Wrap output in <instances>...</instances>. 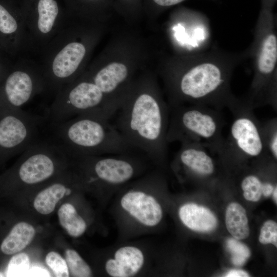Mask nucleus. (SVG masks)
I'll return each mask as SVG.
<instances>
[{"mask_svg":"<svg viewBox=\"0 0 277 277\" xmlns=\"http://www.w3.org/2000/svg\"><path fill=\"white\" fill-rule=\"evenodd\" d=\"M0 276H3V274L2 273L0 272Z\"/></svg>","mask_w":277,"mask_h":277,"instance_id":"58836bf2","label":"nucleus"},{"mask_svg":"<svg viewBox=\"0 0 277 277\" xmlns=\"http://www.w3.org/2000/svg\"><path fill=\"white\" fill-rule=\"evenodd\" d=\"M30 269V260L25 253L13 255L9 262L6 270L7 276H26Z\"/></svg>","mask_w":277,"mask_h":277,"instance_id":"c85d7f7f","label":"nucleus"},{"mask_svg":"<svg viewBox=\"0 0 277 277\" xmlns=\"http://www.w3.org/2000/svg\"><path fill=\"white\" fill-rule=\"evenodd\" d=\"M116 113L114 125L127 144L151 159L163 161L170 108L151 66L132 81Z\"/></svg>","mask_w":277,"mask_h":277,"instance_id":"f03ea898","label":"nucleus"},{"mask_svg":"<svg viewBox=\"0 0 277 277\" xmlns=\"http://www.w3.org/2000/svg\"><path fill=\"white\" fill-rule=\"evenodd\" d=\"M261 6L273 8L276 0H261Z\"/></svg>","mask_w":277,"mask_h":277,"instance_id":"c9c22d12","label":"nucleus"},{"mask_svg":"<svg viewBox=\"0 0 277 277\" xmlns=\"http://www.w3.org/2000/svg\"><path fill=\"white\" fill-rule=\"evenodd\" d=\"M109 120L99 114L86 113L61 122H47V126L49 138L70 157L133 152Z\"/></svg>","mask_w":277,"mask_h":277,"instance_id":"39448f33","label":"nucleus"},{"mask_svg":"<svg viewBox=\"0 0 277 277\" xmlns=\"http://www.w3.org/2000/svg\"><path fill=\"white\" fill-rule=\"evenodd\" d=\"M108 25L69 20L40 52L46 91L55 94L85 71Z\"/></svg>","mask_w":277,"mask_h":277,"instance_id":"20e7f679","label":"nucleus"},{"mask_svg":"<svg viewBox=\"0 0 277 277\" xmlns=\"http://www.w3.org/2000/svg\"><path fill=\"white\" fill-rule=\"evenodd\" d=\"M165 27L173 53L191 54L208 49L210 28L209 21L204 14L178 7L170 14Z\"/></svg>","mask_w":277,"mask_h":277,"instance_id":"9d476101","label":"nucleus"},{"mask_svg":"<svg viewBox=\"0 0 277 277\" xmlns=\"http://www.w3.org/2000/svg\"><path fill=\"white\" fill-rule=\"evenodd\" d=\"M144 256L138 248L131 246L118 249L114 258L105 264L107 273L113 277H130L135 275L143 267Z\"/></svg>","mask_w":277,"mask_h":277,"instance_id":"a211bd4d","label":"nucleus"},{"mask_svg":"<svg viewBox=\"0 0 277 277\" xmlns=\"http://www.w3.org/2000/svg\"><path fill=\"white\" fill-rule=\"evenodd\" d=\"M101 157L83 155L72 157L90 169L89 182L99 181L109 185H118L131 180L136 172V163L129 154Z\"/></svg>","mask_w":277,"mask_h":277,"instance_id":"ddd939ff","label":"nucleus"},{"mask_svg":"<svg viewBox=\"0 0 277 277\" xmlns=\"http://www.w3.org/2000/svg\"><path fill=\"white\" fill-rule=\"evenodd\" d=\"M49 272L40 267L35 266L29 269L26 276H50Z\"/></svg>","mask_w":277,"mask_h":277,"instance_id":"473e14b6","label":"nucleus"},{"mask_svg":"<svg viewBox=\"0 0 277 277\" xmlns=\"http://www.w3.org/2000/svg\"><path fill=\"white\" fill-rule=\"evenodd\" d=\"M226 245L231 254V261L236 266L243 265L250 256L251 253L249 248L236 239H228Z\"/></svg>","mask_w":277,"mask_h":277,"instance_id":"c756f323","label":"nucleus"},{"mask_svg":"<svg viewBox=\"0 0 277 277\" xmlns=\"http://www.w3.org/2000/svg\"><path fill=\"white\" fill-rule=\"evenodd\" d=\"M115 13L128 26L134 27L143 18L142 0H113Z\"/></svg>","mask_w":277,"mask_h":277,"instance_id":"b1692460","label":"nucleus"},{"mask_svg":"<svg viewBox=\"0 0 277 277\" xmlns=\"http://www.w3.org/2000/svg\"><path fill=\"white\" fill-rule=\"evenodd\" d=\"M275 187L270 183L265 182L263 186L262 195L265 197L269 196L272 193Z\"/></svg>","mask_w":277,"mask_h":277,"instance_id":"f704fd0d","label":"nucleus"},{"mask_svg":"<svg viewBox=\"0 0 277 277\" xmlns=\"http://www.w3.org/2000/svg\"><path fill=\"white\" fill-rule=\"evenodd\" d=\"M272 193H273L274 201L275 203L276 204L277 203V187L276 186L275 187Z\"/></svg>","mask_w":277,"mask_h":277,"instance_id":"e433bc0d","label":"nucleus"},{"mask_svg":"<svg viewBox=\"0 0 277 277\" xmlns=\"http://www.w3.org/2000/svg\"><path fill=\"white\" fill-rule=\"evenodd\" d=\"M253 75L243 98L252 107L269 105L277 109V35L273 8L262 7L248 47Z\"/></svg>","mask_w":277,"mask_h":277,"instance_id":"423d86ee","label":"nucleus"},{"mask_svg":"<svg viewBox=\"0 0 277 277\" xmlns=\"http://www.w3.org/2000/svg\"><path fill=\"white\" fill-rule=\"evenodd\" d=\"M210 150L192 143H182L175 156V162L185 168L201 176H208L215 171L214 160Z\"/></svg>","mask_w":277,"mask_h":277,"instance_id":"f3484780","label":"nucleus"},{"mask_svg":"<svg viewBox=\"0 0 277 277\" xmlns=\"http://www.w3.org/2000/svg\"><path fill=\"white\" fill-rule=\"evenodd\" d=\"M264 183L255 175L245 176L242 180L241 184L244 198L249 201H259L262 195Z\"/></svg>","mask_w":277,"mask_h":277,"instance_id":"cd10ccee","label":"nucleus"},{"mask_svg":"<svg viewBox=\"0 0 277 277\" xmlns=\"http://www.w3.org/2000/svg\"><path fill=\"white\" fill-rule=\"evenodd\" d=\"M263 244H272L277 247V224L272 220L265 222L262 226L259 238Z\"/></svg>","mask_w":277,"mask_h":277,"instance_id":"2f4dec72","label":"nucleus"},{"mask_svg":"<svg viewBox=\"0 0 277 277\" xmlns=\"http://www.w3.org/2000/svg\"><path fill=\"white\" fill-rule=\"evenodd\" d=\"M46 84L40 63L21 58L5 80L4 92L9 105L19 108L34 96L46 92Z\"/></svg>","mask_w":277,"mask_h":277,"instance_id":"f8f14e48","label":"nucleus"},{"mask_svg":"<svg viewBox=\"0 0 277 277\" xmlns=\"http://www.w3.org/2000/svg\"><path fill=\"white\" fill-rule=\"evenodd\" d=\"M46 263L57 277H68L69 272L66 261L56 252L50 251L46 256Z\"/></svg>","mask_w":277,"mask_h":277,"instance_id":"7c9ffc66","label":"nucleus"},{"mask_svg":"<svg viewBox=\"0 0 277 277\" xmlns=\"http://www.w3.org/2000/svg\"><path fill=\"white\" fill-rule=\"evenodd\" d=\"M57 215L61 225L71 236L77 238L85 232L86 223L72 204L62 205L58 210Z\"/></svg>","mask_w":277,"mask_h":277,"instance_id":"5701e85b","label":"nucleus"},{"mask_svg":"<svg viewBox=\"0 0 277 277\" xmlns=\"http://www.w3.org/2000/svg\"><path fill=\"white\" fill-rule=\"evenodd\" d=\"M183 223L189 229L199 232H210L215 229L217 220L207 208L194 203L186 204L179 209Z\"/></svg>","mask_w":277,"mask_h":277,"instance_id":"6ab92c4d","label":"nucleus"},{"mask_svg":"<svg viewBox=\"0 0 277 277\" xmlns=\"http://www.w3.org/2000/svg\"><path fill=\"white\" fill-rule=\"evenodd\" d=\"M69 19L108 24L115 13L113 0H63Z\"/></svg>","mask_w":277,"mask_h":277,"instance_id":"dca6fc26","label":"nucleus"},{"mask_svg":"<svg viewBox=\"0 0 277 277\" xmlns=\"http://www.w3.org/2000/svg\"><path fill=\"white\" fill-rule=\"evenodd\" d=\"M69 272L73 276L89 277L92 275V270L88 264L74 250L68 249L65 252Z\"/></svg>","mask_w":277,"mask_h":277,"instance_id":"a878e982","label":"nucleus"},{"mask_svg":"<svg viewBox=\"0 0 277 277\" xmlns=\"http://www.w3.org/2000/svg\"><path fill=\"white\" fill-rule=\"evenodd\" d=\"M266 150L268 156L277 159V120L276 117L261 123Z\"/></svg>","mask_w":277,"mask_h":277,"instance_id":"bb28decb","label":"nucleus"},{"mask_svg":"<svg viewBox=\"0 0 277 277\" xmlns=\"http://www.w3.org/2000/svg\"><path fill=\"white\" fill-rule=\"evenodd\" d=\"M121 205L132 216L147 226H156L163 216L162 207L156 200L141 190L126 193L121 199Z\"/></svg>","mask_w":277,"mask_h":277,"instance_id":"2eb2a0df","label":"nucleus"},{"mask_svg":"<svg viewBox=\"0 0 277 277\" xmlns=\"http://www.w3.org/2000/svg\"><path fill=\"white\" fill-rule=\"evenodd\" d=\"M225 276L226 277H247L249 276L248 273L242 270H231L227 272Z\"/></svg>","mask_w":277,"mask_h":277,"instance_id":"72a5a7b5","label":"nucleus"},{"mask_svg":"<svg viewBox=\"0 0 277 277\" xmlns=\"http://www.w3.org/2000/svg\"><path fill=\"white\" fill-rule=\"evenodd\" d=\"M0 36L13 53L31 50L28 31L20 7L0 1Z\"/></svg>","mask_w":277,"mask_h":277,"instance_id":"4468645a","label":"nucleus"},{"mask_svg":"<svg viewBox=\"0 0 277 277\" xmlns=\"http://www.w3.org/2000/svg\"><path fill=\"white\" fill-rule=\"evenodd\" d=\"M225 224L228 231L234 239L243 240L249 235L246 210L237 203H231L228 206L226 211Z\"/></svg>","mask_w":277,"mask_h":277,"instance_id":"4be33fe9","label":"nucleus"},{"mask_svg":"<svg viewBox=\"0 0 277 277\" xmlns=\"http://www.w3.org/2000/svg\"><path fill=\"white\" fill-rule=\"evenodd\" d=\"M71 192V189L67 187L64 183H54L37 194L33 202L34 207L42 214H50L53 211L58 202Z\"/></svg>","mask_w":277,"mask_h":277,"instance_id":"412c9836","label":"nucleus"},{"mask_svg":"<svg viewBox=\"0 0 277 277\" xmlns=\"http://www.w3.org/2000/svg\"><path fill=\"white\" fill-rule=\"evenodd\" d=\"M19 6L34 52H40L69 20L60 0H21Z\"/></svg>","mask_w":277,"mask_h":277,"instance_id":"9b49d317","label":"nucleus"},{"mask_svg":"<svg viewBox=\"0 0 277 277\" xmlns=\"http://www.w3.org/2000/svg\"><path fill=\"white\" fill-rule=\"evenodd\" d=\"M157 52L147 37L128 26L113 34L84 72L117 111L132 81L154 64Z\"/></svg>","mask_w":277,"mask_h":277,"instance_id":"7ed1b4c3","label":"nucleus"},{"mask_svg":"<svg viewBox=\"0 0 277 277\" xmlns=\"http://www.w3.org/2000/svg\"><path fill=\"white\" fill-rule=\"evenodd\" d=\"M232 121L222 152L232 157L259 158L267 155L261 123L252 106L243 98L230 107Z\"/></svg>","mask_w":277,"mask_h":277,"instance_id":"1a4fd4ad","label":"nucleus"},{"mask_svg":"<svg viewBox=\"0 0 277 277\" xmlns=\"http://www.w3.org/2000/svg\"><path fill=\"white\" fill-rule=\"evenodd\" d=\"M35 233V229L31 225L24 222L17 223L3 241L1 251L8 255L21 251L31 243Z\"/></svg>","mask_w":277,"mask_h":277,"instance_id":"aec40b11","label":"nucleus"},{"mask_svg":"<svg viewBox=\"0 0 277 277\" xmlns=\"http://www.w3.org/2000/svg\"><path fill=\"white\" fill-rule=\"evenodd\" d=\"M188 0H142L144 16L154 22L165 11Z\"/></svg>","mask_w":277,"mask_h":277,"instance_id":"393cba45","label":"nucleus"},{"mask_svg":"<svg viewBox=\"0 0 277 277\" xmlns=\"http://www.w3.org/2000/svg\"><path fill=\"white\" fill-rule=\"evenodd\" d=\"M116 112L99 87L83 72L55 94L46 116L48 123H55L86 113L110 119Z\"/></svg>","mask_w":277,"mask_h":277,"instance_id":"6e6552de","label":"nucleus"},{"mask_svg":"<svg viewBox=\"0 0 277 277\" xmlns=\"http://www.w3.org/2000/svg\"><path fill=\"white\" fill-rule=\"evenodd\" d=\"M249 57V50L226 51L217 47L191 54L158 52L154 70L162 81L169 108L201 105L222 111L238 97L231 81L235 68Z\"/></svg>","mask_w":277,"mask_h":277,"instance_id":"f257e3e1","label":"nucleus"},{"mask_svg":"<svg viewBox=\"0 0 277 277\" xmlns=\"http://www.w3.org/2000/svg\"><path fill=\"white\" fill-rule=\"evenodd\" d=\"M2 70H3V67H2V66H1V65H0V75H1V74H2V73H3Z\"/></svg>","mask_w":277,"mask_h":277,"instance_id":"4c0bfd02","label":"nucleus"},{"mask_svg":"<svg viewBox=\"0 0 277 277\" xmlns=\"http://www.w3.org/2000/svg\"><path fill=\"white\" fill-rule=\"evenodd\" d=\"M226 124L222 111L201 105L170 108L168 142L192 143L217 153L224 146Z\"/></svg>","mask_w":277,"mask_h":277,"instance_id":"0eeeda50","label":"nucleus"}]
</instances>
